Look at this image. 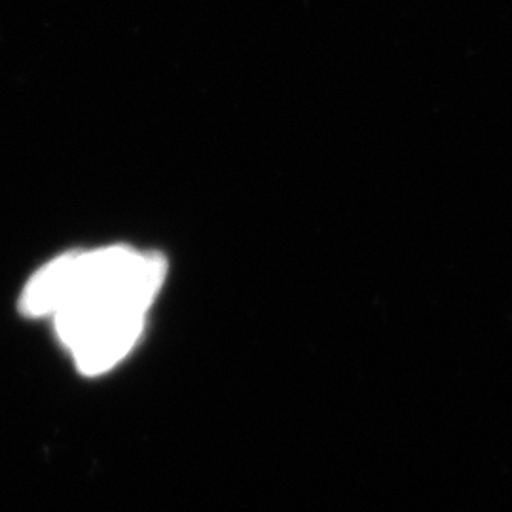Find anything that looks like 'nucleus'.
I'll return each instance as SVG.
<instances>
[{"instance_id": "nucleus-1", "label": "nucleus", "mask_w": 512, "mask_h": 512, "mask_svg": "<svg viewBox=\"0 0 512 512\" xmlns=\"http://www.w3.org/2000/svg\"><path fill=\"white\" fill-rule=\"evenodd\" d=\"M165 272L162 256L122 245L74 253L69 296L54 319L80 372L101 374L128 355Z\"/></svg>"}]
</instances>
